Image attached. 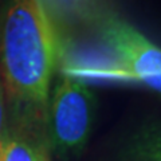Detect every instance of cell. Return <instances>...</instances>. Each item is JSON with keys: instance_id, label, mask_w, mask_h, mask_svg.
<instances>
[{"instance_id": "6da1fadb", "label": "cell", "mask_w": 161, "mask_h": 161, "mask_svg": "<svg viewBox=\"0 0 161 161\" xmlns=\"http://www.w3.org/2000/svg\"><path fill=\"white\" fill-rule=\"evenodd\" d=\"M59 46L42 0H7L0 15V78L11 132L44 130Z\"/></svg>"}, {"instance_id": "7a4b0ae2", "label": "cell", "mask_w": 161, "mask_h": 161, "mask_svg": "<svg viewBox=\"0 0 161 161\" xmlns=\"http://www.w3.org/2000/svg\"><path fill=\"white\" fill-rule=\"evenodd\" d=\"M95 98L86 85L64 77L50 92L44 132L48 145L62 157L80 152L93 126Z\"/></svg>"}, {"instance_id": "3957f363", "label": "cell", "mask_w": 161, "mask_h": 161, "mask_svg": "<svg viewBox=\"0 0 161 161\" xmlns=\"http://www.w3.org/2000/svg\"><path fill=\"white\" fill-rule=\"evenodd\" d=\"M98 30L114 59L110 77L133 80L161 94V48L112 12L99 15Z\"/></svg>"}, {"instance_id": "277c9868", "label": "cell", "mask_w": 161, "mask_h": 161, "mask_svg": "<svg viewBox=\"0 0 161 161\" xmlns=\"http://www.w3.org/2000/svg\"><path fill=\"white\" fill-rule=\"evenodd\" d=\"M119 161H161V124L137 130L125 144Z\"/></svg>"}, {"instance_id": "5b68a950", "label": "cell", "mask_w": 161, "mask_h": 161, "mask_svg": "<svg viewBox=\"0 0 161 161\" xmlns=\"http://www.w3.org/2000/svg\"><path fill=\"white\" fill-rule=\"evenodd\" d=\"M0 161H48L44 148L34 137L11 132Z\"/></svg>"}, {"instance_id": "8992f818", "label": "cell", "mask_w": 161, "mask_h": 161, "mask_svg": "<svg viewBox=\"0 0 161 161\" xmlns=\"http://www.w3.org/2000/svg\"><path fill=\"white\" fill-rule=\"evenodd\" d=\"M11 136L8 122V113H7V102H6V94H4V87L0 78V154H2L7 141Z\"/></svg>"}]
</instances>
